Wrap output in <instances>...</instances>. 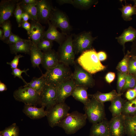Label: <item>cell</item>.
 Here are the masks:
<instances>
[{
  "label": "cell",
  "instance_id": "1",
  "mask_svg": "<svg viewBox=\"0 0 136 136\" xmlns=\"http://www.w3.org/2000/svg\"><path fill=\"white\" fill-rule=\"evenodd\" d=\"M46 71L45 74L42 75L46 84L56 87L71 79L73 73L69 66L60 62L55 67Z\"/></svg>",
  "mask_w": 136,
  "mask_h": 136
},
{
  "label": "cell",
  "instance_id": "2",
  "mask_svg": "<svg viewBox=\"0 0 136 136\" xmlns=\"http://www.w3.org/2000/svg\"><path fill=\"white\" fill-rule=\"evenodd\" d=\"M87 119V116L85 113L75 111L69 113L57 126L62 128L67 134H73L85 125Z\"/></svg>",
  "mask_w": 136,
  "mask_h": 136
},
{
  "label": "cell",
  "instance_id": "3",
  "mask_svg": "<svg viewBox=\"0 0 136 136\" xmlns=\"http://www.w3.org/2000/svg\"><path fill=\"white\" fill-rule=\"evenodd\" d=\"M77 60L80 66L91 74H95L106 68L99 60L97 53L93 48L82 52Z\"/></svg>",
  "mask_w": 136,
  "mask_h": 136
},
{
  "label": "cell",
  "instance_id": "4",
  "mask_svg": "<svg viewBox=\"0 0 136 136\" xmlns=\"http://www.w3.org/2000/svg\"><path fill=\"white\" fill-rule=\"evenodd\" d=\"M84 109L87 119L92 124L98 123L106 118L104 103L94 99L91 98L84 106Z\"/></svg>",
  "mask_w": 136,
  "mask_h": 136
},
{
  "label": "cell",
  "instance_id": "5",
  "mask_svg": "<svg viewBox=\"0 0 136 136\" xmlns=\"http://www.w3.org/2000/svg\"><path fill=\"white\" fill-rule=\"evenodd\" d=\"M13 95L16 100L25 105L35 106L41 104V95L28 86H21L14 91Z\"/></svg>",
  "mask_w": 136,
  "mask_h": 136
},
{
  "label": "cell",
  "instance_id": "6",
  "mask_svg": "<svg viewBox=\"0 0 136 136\" xmlns=\"http://www.w3.org/2000/svg\"><path fill=\"white\" fill-rule=\"evenodd\" d=\"M73 36L71 34L67 36L65 41L60 45L57 52L59 62L69 66L75 64Z\"/></svg>",
  "mask_w": 136,
  "mask_h": 136
},
{
  "label": "cell",
  "instance_id": "7",
  "mask_svg": "<svg viewBox=\"0 0 136 136\" xmlns=\"http://www.w3.org/2000/svg\"><path fill=\"white\" fill-rule=\"evenodd\" d=\"M49 20L57 28L60 29L61 32L66 36L70 35L72 29L68 17L64 12L56 8H53Z\"/></svg>",
  "mask_w": 136,
  "mask_h": 136
},
{
  "label": "cell",
  "instance_id": "8",
  "mask_svg": "<svg viewBox=\"0 0 136 136\" xmlns=\"http://www.w3.org/2000/svg\"><path fill=\"white\" fill-rule=\"evenodd\" d=\"M70 107L65 103H58L48 111L46 116L50 126L53 127L69 113Z\"/></svg>",
  "mask_w": 136,
  "mask_h": 136
},
{
  "label": "cell",
  "instance_id": "9",
  "mask_svg": "<svg viewBox=\"0 0 136 136\" xmlns=\"http://www.w3.org/2000/svg\"><path fill=\"white\" fill-rule=\"evenodd\" d=\"M96 37H92L90 31H83L74 36L73 45L75 54L82 53L91 49Z\"/></svg>",
  "mask_w": 136,
  "mask_h": 136
},
{
  "label": "cell",
  "instance_id": "10",
  "mask_svg": "<svg viewBox=\"0 0 136 136\" xmlns=\"http://www.w3.org/2000/svg\"><path fill=\"white\" fill-rule=\"evenodd\" d=\"M75 69L72 78L77 86L92 87L94 84V80L91 74L80 66L75 64Z\"/></svg>",
  "mask_w": 136,
  "mask_h": 136
},
{
  "label": "cell",
  "instance_id": "11",
  "mask_svg": "<svg viewBox=\"0 0 136 136\" xmlns=\"http://www.w3.org/2000/svg\"><path fill=\"white\" fill-rule=\"evenodd\" d=\"M41 104L48 111L57 104V87L46 84L41 95Z\"/></svg>",
  "mask_w": 136,
  "mask_h": 136
},
{
  "label": "cell",
  "instance_id": "12",
  "mask_svg": "<svg viewBox=\"0 0 136 136\" xmlns=\"http://www.w3.org/2000/svg\"><path fill=\"white\" fill-rule=\"evenodd\" d=\"M109 127L110 136H124L126 134L124 115L112 117L109 121Z\"/></svg>",
  "mask_w": 136,
  "mask_h": 136
},
{
  "label": "cell",
  "instance_id": "13",
  "mask_svg": "<svg viewBox=\"0 0 136 136\" xmlns=\"http://www.w3.org/2000/svg\"><path fill=\"white\" fill-rule=\"evenodd\" d=\"M36 6L39 21L42 23H47L54 8L51 1L47 0H38Z\"/></svg>",
  "mask_w": 136,
  "mask_h": 136
},
{
  "label": "cell",
  "instance_id": "14",
  "mask_svg": "<svg viewBox=\"0 0 136 136\" xmlns=\"http://www.w3.org/2000/svg\"><path fill=\"white\" fill-rule=\"evenodd\" d=\"M19 0H2L0 3V25L9 20L13 13Z\"/></svg>",
  "mask_w": 136,
  "mask_h": 136
},
{
  "label": "cell",
  "instance_id": "15",
  "mask_svg": "<svg viewBox=\"0 0 136 136\" xmlns=\"http://www.w3.org/2000/svg\"><path fill=\"white\" fill-rule=\"evenodd\" d=\"M77 86L73 80L63 82L57 87V104L64 102L65 99L71 95L72 91Z\"/></svg>",
  "mask_w": 136,
  "mask_h": 136
},
{
  "label": "cell",
  "instance_id": "16",
  "mask_svg": "<svg viewBox=\"0 0 136 136\" xmlns=\"http://www.w3.org/2000/svg\"><path fill=\"white\" fill-rule=\"evenodd\" d=\"M31 27L27 32L29 39L36 46L41 40L44 38L45 27L42 26L39 21L30 20Z\"/></svg>",
  "mask_w": 136,
  "mask_h": 136
},
{
  "label": "cell",
  "instance_id": "17",
  "mask_svg": "<svg viewBox=\"0 0 136 136\" xmlns=\"http://www.w3.org/2000/svg\"><path fill=\"white\" fill-rule=\"evenodd\" d=\"M47 23L48 25V28L45 31L44 38L53 42L55 41L60 45L65 41L67 36L57 30V28L51 23L49 20Z\"/></svg>",
  "mask_w": 136,
  "mask_h": 136
},
{
  "label": "cell",
  "instance_id": "18",
  "mask_svg": "<svg viewBox=\"0 0 136 136\" xmlns=\"http://www.w3.org/2000/svg\"><path fill=\"white\" fill-rule=\"evenodd\" d=\"M42 64L47 70L54 68L58 64L59 61L57 52L54 49L43 52Z\"/></svg>",
  "mask_w": 136,
  "mask_h": 136
},
{
  "label": "cell",
  "instance_id": "19",
  "mask_svg": "<svg viewBox=\"0 0 136 136\" xmlns=\"http://www.w3.org/2000/svg\"><path fill=\"white\" fill-rule=\"evenodd\" d=\"M32 44L30 40L23 39L16 43L9 45L12 54L16 55L18 53H21L30 55Z\"/></svg>",
  "mask_w": 136,
  "mask_h": 136
},
{
  "label": "cell",
  "instance_id": "20",
  "mask_svg": "<svg viewBox=\"0 0 136 136\" xmlns=\"http://www.w3.org/2000/svg\"><path fill=\"white\" fill-rule=\"evenodd\" d=\"M35 106L25 105L22 111L27 116L32 119H40L46 116L48 111L44 110V106H42L40 108Z\"/></svg>",
  "mask_w": 136,
  "mask_h": 136
},
{
  "label": "cell",
  "instance_id": "21",
  "mask_svg": "<svg viewBox=\"0 0 136 136\" xmlns=\"http://www.w3.org/2000/svg\"><path fill=\"white\" fill-rule=\"evenodd\" d=\"M90 136H110L109 121L106 118L98 123L93 124L90 129Z\"/></svg>",
  "mask_w": 136,
  "mask_h": 136
},
{
  "label": "cell",
  "instance_id": "22",
  "mask_svg": "<svg viewBox=\"0 0 136 136\" xmlns=\"http://www.w3.org/2000/svg\"><path fill=\"white\" fill-rule=\"evenodd\" d=\"M123 94V93H118L115 90H113L107 93H102L98 91L93 94H89V95L91 98L104 103L107 101L111 102L116 98L121 96Z\"/></svg>",
  "mask_w": 136,
  "mask_h": 136
},
{
  "label": "cell",
  "instance_id": "23",
  "mask_svg": "<svg viewBox=\"0 0 136 136\" xmlns=\"http://www.w3.org/2000/svg\"><path fill=\"white\" fill-rule=\"evenodd\" d=\"M88 88L83 86H76L72 91L71 95L76 100L86 105L90 101L87 93Z\"/></svg>",
  "mask_w": 136,
  "mask_h": 136
},
{
  "label": "cell",
  "instance_id": "24",
  "mask_svg": "<svg viewBox=\"0 0 136 136\" xmlns=\"http://www.w3.org/2000/svg\"><path fill=\"white\" fill-rule=\"evenodd\" d=\"M136 38V29L131 26L124 29L122 34L116 38L118 42L125 49V44L128 42H133Z\"/></svg>",
  "mask_w": 136,
  "mask_h": 136
},
{
  "label": "cell",
  "instance_id": "25",
  "mask_svg": "<svg viewBox=\"0 0 136 136\" xmlns=\"http://www.w3.org/2000/svg\"><path fill=\"white\" fill-rule=\"evenodd\" d=\"M126 101L121 96L117 97L112 101L109 108V110L112 113V117L122 114L124 105Z\"/></svg>",
  "mask_w": 136,
  "mask_h": 136
},
{
  "label": "cell",
  "instance_id": "26",
  "mask_svg": "<svg viewBox=\"0 0 136 136\" xmlns=\"http://www.w3.org/2000/svg\"><path fill=\"white\" fill-rule=\"evenodd\" d=\"M30 55L32 66L34 67H38L41 71L39 66L42 63L43 52L39 50L33 43L31 49Z\"/></svg>",
  "mask_w": 136,
  "mask_h": 136
},
{
  "label": "cell",
  "instance_id": "27",
  "mask_svg": "<svg viewBox=\"0 0 136 136\" xmlns=\"http://www.w3.org/2000/svg\"><path fill=\"white\" fill-rule=\"evenodd\" d=\"M124 116L126 134L128 136H136V115Z\"/></svg>",
  "mask_w": 136,
  "mask_h": 136
},
{
  "label": "cell",
  "instance_id": "28",
  "mask_svg": "<svg viewBox=\"0 0 136 136\" xmlns=\"http://www.w3.org/2000/svg\"><path fill=\"white\" fill-rule=\"evenodd\" d=\"M46 84L45 80L42 75L39 78L33 77L30 82L27 83L24 85L32 88L41 95Z\"/></svg>",
  "mask_w": 136,
  "mask_h": 136
},
{
  "label": "cell",
  "instance_id": "29",
  "mask_svg": "<svg viewBox=\"0 0 136 136\" xmlns=\"http://www.w3.org/2000/svg\"><path fill=\"white\" fill-rule=\"evenodd\" d=\"M122 7L119 9L122 12V17L124 20L130 21L132 20V16L136 15V7L134 5L125 3V5H122Z\"/></svg>",
  "mask_w": 136,
  "mask_h": 136
},
{
  "label": "cell",
  "instance_id": "30",
  "mask_svg": "<svg viewBox=\"0 0 136 136\" xmlns=\"http://www.w3.org/2000/svg\"><path fill=\"white\" fill-rule=\"evenodd\" d=\"M122 114L126 116L136 115V97L132 100L126 101Z\"/></svg>",
  "mask_w": 136,
  "mask_h": 136
},
{
  "label": "cell",
  "instance_id": "31",
  "mask_svg": "<svg viewBox=\"0 0 136 136\" xmlns=\"http://www.w3.org/2000/svg\"><path fill=\"white\" fill-rule=\"evenodd\" d=\"M20 6L23 12L27 13L32 20L38 21V18L37 10L36 4H26L19 2Z\"/></svg>",
  "mask_w": 136,
  "mask_h": 136
},
{
  "label": "cell",
  "instance_id": "32",
  "mask_svg": "<svg viewBox=\"0 0 136 136\" xmlns=\"http://www.w3.org/2000/svg\"><path fill=\"white\" fill-rule=\"evenodd\" d=\"M97 2L96 1L92 0H71V4L78 8L86 9Z\"/></svg>",
  "mask_w": 136,
  "mask_h": 136
},
{
  "label": "cell",
  "instance_id": "33",
  "mask_svg": "<svg viewBox=\"0 0 136 136\" xmlns=\"http://www.w3.org/2000/svg\"><path fill=\"white\" fill-rule=\"evenodd\" d=\"M19 129L15 123L6 128L0 131V134L3 136H19Z\"/></svg>",
  "mask_w": 136,
  "mask_h": 136
},
{
  "label": "cell",
  "instance_id": "34",
  "mask_svg": "<svg viewBox=\"0 0 136 136\" xmlns=\"http://www.w3.org/2000/svg\"><path fill=\"white\" fill-rule=\"evenodd\" d=\"M129 54V52L128 51L119 63L116 68L119 72L127 73L128 70Z\"/></svg>",
  "mask_w": 136,
  "mask_h": 136
},
{
  "label": "cell",
  "instance_id": "35",
  "mask_svg": "<svg viewBox=\"0 0 136 136\" xmlns=\"http://www.w3.org/2000/svg\"><path fill=\"white\" fill-rule=\"evenodd\" d=\"M53 41L43 38L41 39L36 46L40 50L43 52L49 51L52 49L53 45Z\"/></svg>",
  "mask_w": 136,
  "mask_h": 136
},
{
  "label": "cell",
  "instance_id": "36",
  "mask_svg": "<svg viewBox=\"0 0 136 136\" xmlns=\"http://www.w3.org/2000/svg\"><path fill=\"white\" fill-rule=\"evenodd\" d=\"M4 32V36L2 41L4 42L8 38L12 32V25L11 22L8 20L0 25Z\"/></svg>",
  "mask_w": 136,
  "mask_h": 136
},
{
  "label": "cell",
  "instance_id": "37",
  "mask_svg": "<svg viewBox=\"0 0 136 136\" xmlns=\"http://www.w3.org/2000/svg\"><path fill=\"white\" fill-rule=\"evenodd\" d=\"M127 73L118 72V80L117 89V92L121 93L122 89L124 85L126 80Z\"/></svg>",
  "mask_w": 136,
  "mask_h": 136
},
{
  "label": "cell",
  "instance_id": "38",
  "mask_svg": "<svg viewBox=\"0 0 136 136\" xmlns=\"http://www.w3.org/2000/svg\"><path fill=\"white\" fill-rule=\"evenodd\" d=\"M135 85V80L134 78L131 75L127 74L125 83L122 89L121 93H123L126 90L134 87Z\"/></svg>",
  "mask_w": 136,
  "mask_h": 136
},
{
  "label": "cell",
  "instance_id": "39",
  "mask_svg": "<svg viewBox=\"0 0 136 136\" xmlns=\"http://www.w3.org/2000/svg\"><path fill=\"white\" fill-rule=\"evenodd\" d=\"M23 12L20 6L19 2L18 4L13 13L19 27H20L21 26L22 22V16Z\"/></svg>",
  "mask_w": 136,
  "mask_h": 136
},
{
  "label": "cell",
  "instance_id": "40",
  "mask_svg": "<svg viewBox=\"0 0 136 136\" xmlns=\"http://www.w3.org/2000/svg\"><path fill=\"white\" fill-rule=\"evenodd\" d=\"M12 70L11 74L14 76V78L17 77L19 78L22 79L23 82L25 83V84L27 83V82L23 79L21 76V75L22 73H24L26 75L29 76L27 73V72L29 70V69H24L23 70H21L17 68Z\"/></svg>",
  "mask_w": 136,
  "mask_h": 136
},
{
  "label": "cell",
  "instance_id": "41",
  "mask_svg": "<svg viewBox=\"0 0 136 136\" xmlns=\"http://www.w3.org/2000/svg\"><path fill=\"white\" fill-rule=\"evenodd\" d=\"M23 39L18 35L12 32L7 39L4 42L9 45L16 43Z\"/></svg>",
  "mask_w": 136,
  "mask_h": 136
},
{
  "label": "cell",
  "instance_id": "42",
  "mask_svg": "<svg viewBox=\"0 0 136 136\" xmlns=\"http://www.w3.org/2000/svg\"><path fill=\"white\" fill-rule=\"evenodd\" d=\"M24 56L20 54H16L14 57V59L10 62H7V64L9 65L12 69L17 68L18 64L19 59Z\"/></svg>",
  "mask_w": 136,
  "mask_h": 136
},
{
  "label": "cell",
  "instance_id": "43",
  "mask_svg": "<svg viewBox=\"0 0 136 136\" xmlns=\"http://www.w3.org/2000/svg\"><path fill=\"white\" fill-rule=\"evenodd\" d=\"M125 96L128 100L133 99L136 97V91L133 89H129L126 92Z\"/></svg>",
  "mask_w": 136,
  "mask_h": 136
},
{
  "label": "cell",
  "instance_id": "44",
  "mask_svg": "<svg viewBox=\"0 0 136 136\" xmlns=\"http://www.w3.org/2000/svg\"><path fill=\"white\" fill-rule=\"evenodd\" d=\"M128 70L130 73H136V61L134 59L129 61Z\"/></svg>",
  "mask_w": 136,
  "mask_h": 136
},
{
  "label": "cell",
  "instance_id": "45",
  "mask_svg": "<svg viewBox=\"0 0 136 136\" xmlns=\"http://www.w3.org/2000/svg\"><path fill=\"white\" fill-rule=\"evenodd\" d=\"M115 77V73L110 72L107 74L105 77V79L107 82L110 84L114 81Z\"/></svg>",
  "mask_w": 136,
  "mask_h": 136
},
{
  "label": "cell",
  "instance_id": "46",
  "mask_svg": "<svg viewBox=\"0 0 136 136\" xmlns=\"http://www.w3.org/2000/svg\"><path fill=\"white\" fill-rule=\"evenodd\" d=\"M98 58L100 61L105 60L107 58V55L104 52L100 51L97 53Z\"/></svg>",
  "mask_w": 136,
  "mask_h": 136
},
{
  "label": "cell",
  "instance_id": "47",
  "mask_svg": "<svg viewBox=\"0 0 136 136\" xmlns=\"http://www.w3.org/2000/svg\"><path fill=\"white\" fill-rule=\"evenodd\" d=\"M21 26L25 29L27 31V32H28L30 29L31 25V24L27 21H22L21 24Z\"/></svg>",
  "mask_w": 136,
  "mask_h": 136
},
{
  "label": "cell",
  "instance_id": "48",
  "mask_svg": "<svg viewBox=\"0 0 136 136\" xmlns=\"http://www.w3.org/2000/svg\"><path fill=\"white\" fill-rule=\"evenodd\" d=\"M38 0H21L19 2L26 4H32L37 3Z\"/></svg>",
  "mask_w": 136,
  "mask_h": 136
},
{
  "label": "cell",
  "instance_id": "49",
  "mask_svg": "<svg viewBox=\"0 0 136 136\" xmlns=\"http://www.w3.org/2000/svg\"><path fill=\"white\" fill-rule=\"evenodd\" d=\"M22 21H27L28 20H32L30 16L27 13L23 12L22 14Z\"/></svg>",
  "mask_w": 136,
  "mask_h": 136
},
{
  "label": "cell",
  "instance_id": "50",
  "mask_svg": "<svg viewBox=\"0 0 136 136\" xmlns=\"http://www.w3.org/2000/svg\"><path fill=\"white\" fill-rule=\"evenodd\" d=\"M56 2L60 5L66 4H71V0H59L56 1Z\"/></svg>",
  "mask_w": 136,
  "mask_h": 136
},
{
  "label": "cell",
  "instance_id": "51",
  "mask_svg": "<svg viewBox=\"0 0 136 136\" xmlns=\"http://www.w3.org/2000/svg\"><path fill=\"white\" fill-rule=\"evenodd\" d=\"M7 89L6 85L0 81V91L3 92L6 90Z\"/></svg>",
  "mask_w": 136,
  "mask_h": 136
},
{
  "label": "cell",
  "instance_id": "52",
  "mask_svg": "<svg viewBox=\"0 0 136 136\" xmlns=\"http://www.w3.org/2000/svg\"><path fill=\"white\" fill-rule=\"evenodd\" d=\"M4 36V32L3 29H0V39L1 40L3 38Z\"/></svg>",
  "mask_w": 136,
  "mask_h": 136
},
{
  "label": "cell",
  "instance_id": "53",
  "mask_svg": "<svg viewBox=\"0 0 136 136\" xmlns=\"http://www.w3.org/2000/svg\"><path fill=\"white\" fill-rule=\"evenodd\" d=\"M133 44L136 45V38L134 41L132 42Z\"/></svg>",
  "mask_w": 136,
  "mask_h": 136
},
{
  "label": "cell",
  "instance_id": "54",
  "mask_svg": "<svg viewBox=\"0 0 136 136\" xmlns=\"http://www.w3.org/2000/svg\"><path fill=\"white\" fill-rule=\"evenodd\" d=\"M133 1L134 4V5L136 7V0H133Z\"/></svg>",
  "mask_w": 136,
  "mask_h": 136
},
{
  "label": "cell",
  "instance_id": "55",
  "mask_svg": "<svg viewBox=\"0 0 136 136\" xmlns=\"http://www.w3.org/2000/svg\"><path fill=\"white\" fill-rule=\"evenodd\" d=\"M134 90L136 91V84H135V85L134 87V88L133 89Z\"/></svg>",
  "mask_w": 136,
  "mask_h": 136
},
{
  "label": "cell",
  "instance_id": "56",
  "mask_svg": "<svg viewBox=\"0 0 136 136\" xmlns=\"http://www.w3.org/2000/svg\"><path fill=\"white\" fill-rule=\"evenodd\" d=\"M133 59L136 61V56H133Z\"/></svg>",
  "mask_w": 136,
  "mask_h": 136
},
{
  "label": "cell",
  "instance_id": "57",
  "mask_svg": "<svg viewBox=\"0 0 136 136\" xmlns=\"http://www.w3.org/2000/svg\"><path fill=\"white\" fill-rule=\"evenodd\" d=\"M0 136H3L1 134H0Z\"/></svg>",
  "mask_w": 136,
  "mask_h": 136
},
{
  "label": "cell",
  "instance_id": "58",
  "mask_svg": "<svg viewBox=\"0 0 136 136\" xmlns=\"http://www.w3.org/2000/svg\"><path fill=\"white\" fill-rule=\"evenodd\" d=\"M135 75H136V73H135Z\"/></svg>",
  "mask_w": 136,
  "mask_h": 136
}]
</instances>
